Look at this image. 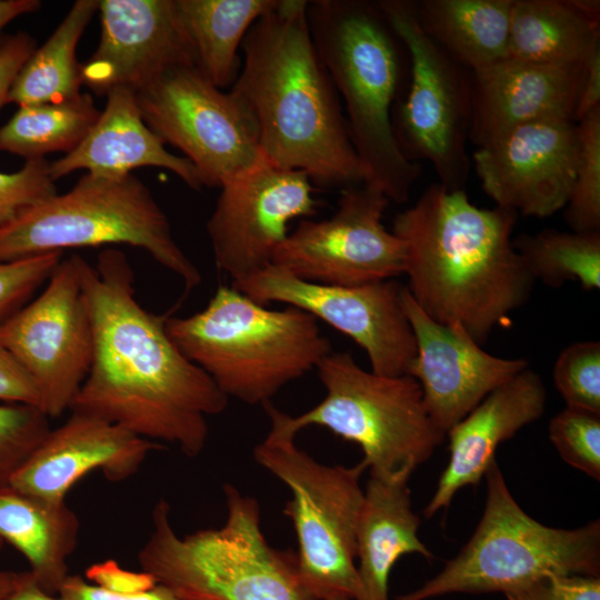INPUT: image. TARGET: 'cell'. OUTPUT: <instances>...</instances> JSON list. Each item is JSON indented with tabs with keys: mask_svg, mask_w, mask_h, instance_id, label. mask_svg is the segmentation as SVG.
Returning <instances> with one entry per match:
<instances>
[{
	"mask_svg": "<svg viewBox=\"0 0 600 600\" xmlns=\"http://www.w3.org/2000/svg\"><path fill=\"white\" fill-rule=\"evenodd\" d=\"M80 274L93 354L69 410L199 456L209 434L207 417L221 413L229 398L172 342L168 314H153L137 301L122 251L102 250L94 266L81 257Z\"/></svg>",
	"mask_w": 600,
	"mask_h": 600,
	"instance_id": "cell-1",
	"label": "cell"
},
{
	"mask_svg": "<svg viewBox=\"0 0 600 600\" xmlns=\"http://www.w3.org/2000/svg\"><path fill=\"white\" fill-rule=\"evenodd\" d=\"M308 0H278L249 29L231 92L253 117L262 156L321 189L366 183L340 97L314 47Z\"/></svg>",
	"mask_w": 600,
	"mask_h": 600,
	"instance_id": "cell-2",
	"label": "cell"
},
{
	"mask_svg": "<svg viewBox=\"0 0 600 600\" xmlns=\"http://www.w3.org/2000/svg\"><path fill=\"white\" fill-rule=\"evenodd\" d=\"M517 217L498 206L479 208L463 189L434 182L393 220L416 303L480 346L530 299L536 282L513 247Z\"/></svg>",
	"mask_w": 600,
	"mask_h": 600,
	"instance_id": "cell-3",
	"label": "cell"
},
{
	"mask_svg": "<svg viewBox=\"0 0 600 600\" xmlns=\"http://www.w3.org/2000/svg\"><path fill=\"white\" fill-rule=\"evenodd\" d=\"M309 30L333 84L344 101L366 183L396 203L408 201L421 166L402 153L393 111L408 76L407 51L377 1H308Z\"/></svg>",
	"mask_w": 600,
	"mask_h": 600,
	"instance_id": "cell-4",
	"label": "cell"
},
{
	"mask_svg": "<svg viewBox=\"0 0 600 600\" xmlns=\"http://www.w3.org/2000/svg\"><path fill=\"white\" fill-rule=\"evenodd\" d=\"M166 330L228 398L248 404L271 401L331 352L310 313L291 306L271 310L226 286L218 287L201 311L168 316Z\"/></svg>",
	"mask_w": 600,
	"mask_h": 600,
	"instance_id": "cell-5",
	"label": "cell"
},
{
	"mask_svg": "<svg viewBox=\"0 0 600 600\" xmlns=\"http://www.w3.org/2000/svg\"><path fill=\"white\" fill-rule=\"evenodd\" d=\"M227 517L219 529L180 537L160 499L151 532L138 553L141 570L183 600H314L301 586L297 556L272 548L258 501L223 486Z\"/></svg>",
	"mask_w": 600,
	"mask_h": 600,
	"instance_id": "cell-6",
	"label": "cell"
},
{
	"mask_svg": "<svg viewBox=\"0 0 600 600\" xmlns=\"http://www.w3.org/2000/svg\"><path fill=\"white\" fill-rule=\"evenodd\" d=\"M316 370L324 398L296 417L266 402L271 429L296 437L310 426L327 428L357 443L370 476L382 479H410L443 441L413 377L366 371L350 352L331 351Z\"/></svg>",
	"mask_w": 600,
	"mask_h": 600,
	"instance_id": "cell-7",
	"label": "cell"
},
{
	"mask_svg": "<svg viewBox=\"0 0 600 600\" xmlns=\"http://www.w3.org/2000/svg\"><path fill=\"white\" fill-rule=\"evenodd\" d=\"M482 517L466 546L418 589L394 600L502 592L548 574L600 577V522L561 529L531 518L511 494L494 459L486 474Z\"/></svg>",
	"mask_w": 600,
	"mask_h": 600,
	"instance_id": "cell-8",
	"label": "cell"
},
{
	"mask_svg": "<svg viewBox=\"0 0 600 600\" xmlns=\"http://www.w3.org/2000/svg\"><path fill=\"white\" fill-rule=\"evenodd\" d=\"M109 244L141 248L183 282L186 293L201 283L200 271L176 242L164 211L131 173H86L66 193L24 212L0 229V261Z\"/></svg>",
	"mask_w": 600,
	"mask_h": 600,
	"instance_id": "cell-9",
	"label": "cell"
},
{
	"mask_svg": "<svg viewBox=\"0 0 600 600\" xmlns=\"http://www.w3.org/2000/svg\"><path fill=\"white\" fill-rule=\"evenodd\" d=\"M292 436L270 429L256 446L254 460L282 481L291 498L283 509L297 540V572L314 600H358L354 563L366 464L326 466L297 447Z\"/></svg>",
	"mask_w": 600,
	"mask_h": 600,
	"instance_id": "cell-10",
	"label": "cell"
},
{
	"mask_svg": "<svg viewBox=\"0 0 600 600\" xmlns=\"http://www.w3.org/2000/svg\"><path fill=\"white\" fill-rule=\"evenodd\" d=\"M408 56V79L393 111L404 157L428 161L449 190L463 189L471 167L467 151L472 112V73L421 28L416 1H377Z\"/></svg>",
	"mask_w": 600,
	"mask_h": 600,
	"instance_id": "cell-11",
	"label": "cell"
},
{
	"mask_svg": "<svg viewBox=\"0 0 600 600\" xmlns=\"http://www.w3.org/2000/svg\"><path fill=\"white\" fill-rule=\"evenodd\" d=\"M136 97L146 124L184 154L201 187L220 188L263 157L247 107L194 66L168 70Z\"/></svg>",
	"mask_w": 600,
	"mask_h": 600,
	"instance_id": "cell-12",
	"label": "cell"
},
{
	"mask_svg": "<svg viewBox=\"0 0 600 600\" xmlns=\"http://www.w3.org/2000/svg\"><path fill=\"white\" fill-rule=\"evenodd\" d=\"M80 260L77 254L61 260L43 291L0 321V343L31 378L49 418L70 409L92 361Z\"/></svg>",
	"mask_w": 600,
	"mask_h": 600,
	"instance_id": "cell-13",
	"label": "cell"
},
{
	"mask_svg": "<svg viewBox=\"0 0 600 600\" xmlns=\"http://www.w3.org/2000/svg\"><path fill=\"white\" fill-rule=\"evenodd\" d=\"M389 199L376 186L342 190L336 212L302 219L276 250L271 264L309 282L361 286L404 273V243L382 223Z\"/></svg>",
	"mask_w": 600,
	"mask_h": 600,
	"instance_id": "cell-14",
	"label": "cell"
},
{
	"mask_svg": "<svg viewBox=\"0 0 600 600\" xmlns=\"http://www.w3.org/2000/svg\"><path fill=\"white\" fill-rule=\"evenodd\" d=\"M232 288L260 304L282 302L350 337L380 376H410L416 338L402 308V286L384 280L361 286H331L301 280L274 264L237 281Z\"/></svg>",
	"mask_w": 600,
	"mask_h": 600,
	"instance_id": "cell-15",
	"label": "cell"
},
{
	"mask_svg": "<svg viewBox=\"0 0 600 600\" xmlns=\"http://www.w3.org/2000/svg\"><path fill=\"white\" fill-rule=\"evenodd\" d=\"M220 189L207 232L217 268L232 281L270 266L289 222L316 213L309 177L264 157Z\"/></svg>",
	"mask_w": 600,
	"mask_h": 600,
	"instance_id": "cell-16",
	"label": "cell"
},
{
	"mask_svg": "<svg viewBox=\"0 0 600 600\" xmlns=\"http://www.w3.org/2000/svg\"><path fill=\"white\" fill-rule=\"evenodd\" d=\"M578 159L577 123L567 120L519 126L472 154L481 187L496 206L537 218L566 207Z\"/></svg>",
	"mask_w": 600,
	"mask_h": 600,
	"instance_id": "cell-17",
	"label": "cell"
},
{
	"mask_svg": "<svg viewBox=\"0 0 600 600\" xmlns=\"http://www.w3.org/2000/svg\"><path fill=\"white\" fill-rule=\"evenodd\" d=\"M400 298L417 343L410 376L419 382L426 409L444 434L489 393L529 368L526 358L484 351L460 326L436 322L404 286Z\"/></svg>",
	"mask_w": 600,
	"mask_h": 600,
	"instance_id": "cell-18",
	"label": "cell"
},
{
	"mask_svg": "<svg viewBox=\"0 0 600 600\" xmlns=\"http://www.w3.org/2000/svg\"><path fill=\"white\" fill-rule=\"evenodd\" d=\"M98 11L99 44L81 63L82 84L94 93H137L172 68L196 67L174 0H102Z\"/></svg>",
	"mask_w": 600,
	"mask_h": 600,
	"instance_id": "cell-19",
	"label": "cell"
},
{
	"mask_svg": "<svg viewBox=\"0 0 600 600\" xmlns=\"http://www.w3.org/2000/svg\"><path fill=\"white\" fill-rule=\"evenodd\" d=\"M162 448L103 419L71 411L62 424L51 428L9 486L38 499L66 501L73 484L88 473L99 470L110 481H123Z\"/></svg>",
	"mask_w": 600,
	"mask_h": 600,
	"instance_id": "cell-20",
	"label": "cell"
},
{
	"mask_svg": "<svg viewBox=\"0 0 600 600\" xmlns=\"http://www.w3.org/2000/svg\"><path fill=\"white\" fill-rule=\"evenodd\" d=\"M587 66L534 63L508 58L472 73L469 141L481 148L526 123L544 120L574 122Z\"/></svg>",
	"mask_w": 600,
	"mask_h": 600,
	"instance_id": "cell-21",
	"label": "cell"
},
{
	"mask_svg": "<svg viewBox=\"0 0 600 600\" xmlns=\"http://www.w3.org/2000/svg\"><path fill=\"white\" fill-rule=\"evenodd\" d=\"M547 390L530 368L489 393L447 433L449 461L423 514L431 518L449 507L457 492L484 477L503 441L544 412Z\"/></svg>",
	"mask_w": 600,
	"mask_h": 600,
	"instance_id": "cell-22",
	"label": "cell"
},
{
	"mask_svg": "<svg viewBox=\"0 0 600 600\" xmlns=\"http://www.w3.org/2000/svg\"><path fill=\"white\" fill-rule=\"evenodd\" d=\"M106 97L104 109L79 146L49 163L53 181L77 170L120 177L137 168L156 167L171 171L193 190L202 188L192 163L168 151L146 124L132 90L116 88Z\"/></svg>",
	"mask_w": 600,
	"mask_h": 600,
	"instance_id": "cell-23",
	"label": "cell"
},
{
	"mask_svg": "<svg viewBox=\"0 0 600 600\" xmlns=\"http://www.w3.org/2000/svg\"><path fill=\"white\" fill-rule=\"evenodd\" d=\"M409 479L370 476L357 529L358 600H390L389 577L401 556L433 554L418 537L420 518L412 510Z\"/></svg>",
	"mask_w": 600,
	"mask_h": 600,
	"instance_id": "cell-24",
	"label": "cell"
},
{
	"mask_svg": "<svg viewBox=\"0 0 600 600\" xmlns=\"http://www.w3.org/2000/svg\"><path fill=\"white\" fill-rule=\"evenodd\" d=\"M80 523L66 501H47L0 489V538L28 561L33 582L57 596L68 578V558L77 548Z\"/></svg>",
	"mask_w": 600,
	"mask_h": 600,
	"instance_id": "cell-25",
	"label": "cell"
},
{
	"mask_svg": "<svg viewBox=\"0 0 600 600\" xmlns=\"http://www.w3.org/2000/svg\"><path fill=\"white\" fill-rule=\"evenodd\" d=\"M513 0H421L423 31L471 73L508 59Z\"/></svg>",
	"mask_w": 600,
	"mask_h": 600,
	"instance_id": "cell-26",
	"label": "cell"
},
{
	"mask_svg": "<svg viewBox=\"0 0 600 600\" xmlns=\"http://www.w3.org/2000/svg\"><path fill=\"white\" fill-rule=\"evenodd\" d=\"M599 27L572 0H513L508 58L534 63L587 64L600 48Z\"/></svg>",
	"mask_w": 600,
	"mask_h": 600,
	"instance_id": "cell-27",
	"label": "cell"
},
{
	"mask_svg": "<svg viewBox=\"0 0 600 600\" xmlns=\"http://www.w3.org/2000/svg\"><path fill=\"white\" fill-rule=\"evenodd\" d=\"M174 1L196 68L222 90L239 74V49L247 32L278 0Z\"/></svg>",
	"mask_w": 600,
	"mask_h": 600,
	"instance_id": "cell-28",
	"label": "cell"
},
{
	"mask_svg": "<svg viewBox=\"0 0 600 600\" xmlns=\"http://www.w3.org/2000/svg\"><path fill=\"white\" fill-rule=\"evenodd\" d=\"M97 11V0H78L72 4L53 33L23 64L7 94L6 104L24 107L61 102L82 93L77 47Z\"/></svg>",
	"mask_w": 600,
	"mask_h": 600,
	"instance_id": "cell-29",
	"label": "cell"
},
{
	"mask_svg": "<svg viewBox=\"0 0 600 600\" xmlns=\"http://www.w3.org/2000/svg\"><path fill=\"white\" fill-rule=\"evenodd\" d=\"M92 97L19 107L0 128V151L28 160L76 149L100 116Z\"/></svg>",
	"mask_w": 600,
	"mask_h": 600,
	"instance_id": "cell-30",
	"label": "cell"
},
{
	"mask_svg": "<svg viewBox=\"0 0 600 600\" xmlns=\"http://www.w3.org/2000/svg\"><path fill=\"white\" fill-rule=\"evenodd\" d=\"M513 247L534 281L552 288L569 281L586 291L600 288V231L521 233Z\"/></svg>",
	"mask_w": 600,
	"mask_h": 600,
	"instance_id": "cell-31",
	"label": "cell"
},
{
	"mask_svg": "<svg viewBox=\"0 0 600 600\" xmlns=\"http://www.w3.org/2000/svg\"><path fill=\"white\" fill-rule=\"evenodd\" d=\"M576 123L579 159L563 219L571 231H600V107Z\"/></svg>",
	"mask_w": 600,
	"mask_h": 600,
	"instance_id": "cell-32",
	"label": "cell"
},
{
	"mask_svg": "<svg viewBox=\"0 0 600 600\" xmlns=\"http://www.w3.org/2000/svg\"><path fill=\"white\" fill-rule=\"evenodd\" d=\"M553 382L566 407L600 414V342L567 346L553 366Z\"/></svg>",
	"mask_w": 600,
	"mask_h": 600,
	"instance_id": "cell-33",
	"label": "cell"
},
{
	"mask_svg": "<svg viewBox=\"0 0 600 600\" xmlns=\"http://www.w3.org/2000/svg\"><path fill=\"white\" fill-rule=\"evenodd\" d=\"M49 419L34 406L0 403V489L9 486L51 430Z\"/></svg>",
	"mask_w": 600,
	"mask_h": 600,
	"instance_id": "cell-34",
	"label": "cell"
},
{
	"mask_svg": "<svg viewBox=\"0 0 600 600\" xmlns=\"http://www.w3.org/2000/svg\"><path fill=\"white\" fill-rule=\"evenodd\" d=\"M549 439L566 463L600 480V414L566 407L550 420Z\"/></svg>",
	"mask_w": 600,
	"mask_h": 600,
	"instance_id": "cell-35",
	"label": "cell"
},
{
	"mask_svg": "<svg viewBox=\"0 0 600 600\" xmlns=\"http://www.w3.org/2000/svg\"><path fill=\"white\" fill-rule=\"evenodd\" d=\"M57 193L46 159L28 160L14 172L0 171V229Z\"/></svg>",
	"mask_w": 600,
	"mask_h": 600,
	"instance_id": "cell-36",
	"label": "cell"
},
{
	"mask_svg": "<svg viewBox=\"0 0 600 600\" xmlns=\"http://www.w3.org/2000/svg\"><path fill=\"white\" fill-rule=\"evenodd\" d=\"M62 251L46 252L11 261H0V321L49 280L61 261Z\"/></svg>",
	"mask_w": 600,
	"mask_h": 600,
	"instance_id": "cell-37",
	"label": "cell"
},
{
	"mask_svg": "<svg viewBox=\"0 0 600 600\" xmlns=\"http://www.w3.org/2000/svg\"><path fill=\"white\" fill-rule=\"evenodd\" d=\"M503 594L507 600H600V577L548 574Z\"/></svg>",
	"mask_w": 600,
	"mask_h": 600,
	"instance_id": "cell-38",
	"label": "cell"
},
{
	"mask_svg": "<svg viewBox=\"0 0 600 600\" xmlns=\"http://www.w3.org/2000/svg\"><path fill=\"white\" fill-rule=\"evenodd\" d=\"M84 579L97 587L117 593L143 592L158 584L149 572L126 570L112 559L88 567Z\"/></svg>",
	"mask_w": 600,
	"mask_h": 600,
	"instance_id": "cell-39",
	"label": "cell"
},
{
	"mask_svg": "<svg viewBox=\"0 0 600 600\" xmlns=\"http://www.w3.org/2000/svg\"><path fill=\"white\" fill-rule=\"evenodd\" d=\"M59 600H183L162 584L138 593H117L97 587L81 576H71L57 593Z\"/></svg>",
	"mask_w": 600,
	"mask_h": 600,
	"instance_id": "cell-40",
	"label": "cell"
},
{
	"mask_svg": "<svg viewBox=\"0 0 600 600\" xmlns=\"http://www.w3.org/2000/svg\"><path fill=\"white\" fill-rule=\"evenodd\" d=\"M0 401L40 408L34 383L14 357L0 343Z\"/></svg>",
	"mask_w": 600,
	"mask_h": 600,
	"instance_id": "cell-41",
	"label": "cell"
},
{
	"mask_svg": "<svg viewBox=\"0 0 600 600\" xmlns=\"http://www.w3.org/2000/svg\"><path fill=\"white\" fill-rule=\"evenodd\" d=\"M36 50L33 38L22 31L0 40V109L23 64Z\"/></svg>",
	"mask_w": 600,
	"mask_h": 600,
	"instance_id": "cell-42",
	"label": "cell"
},
{
	"mask_svg": "<svg viewBox=\"0 0 600 600\" xmlns=\"http://www.w3.org/2000/svg\"><path fill=\"white\" fill-rule=\"evenodd\" d=\"M600 107V48L591 56L587 66V76L574 113V122Z\"/></svg>",
	"mask_w": 600,
	"mask_h": 600,
	"instance_id": "cell-43",
	"label": "cell"
},
{
	"mask_svg": "<svg viewBox=\"0 0 600 600\" xmlns=\"http://www.w3.org/2000/svg\"><path fill=\"white\" fill-rule=\"evenodd\" d=\"M40 6L41 2L38 0H0V37L11 21L37 11Z\"/></svg>",
	"mask_w": 600,
	"mask_h": 600,
	"instance_id": "cell-44",
	"label": "cell"
},
{
	"mask_svg": "<svg viewBox=\"0 0 600 600\" xmlns=\"http://www.w3.org/2000/svg\"><path fill=\"white\" fill-rule=\"evenodd\" d=\"M30 579L29 571L16 572L0 569V600H8Z\"/></svg>",
	"mask_w": 600,
	"mask_h": 600,
	"instance_id": "cell-45",
	"label": "cell"
},
{
	"mask_svg": "<svg viewBox=\"0 0 600 600\" xmlns=\"http://www.w3.org/2000/svg\"><path fill=\"white\" fill-rule=\"evenodd\" d=\"M8 600H59L57 596L49 594L42 591L32 580V578L23 584Z\"/></svg>",
	"mask_w": 600,
	"mask_h": 600,
	"instance_id": "cell-46",
	"label": "cell"
},
{
	"mask_svg": "<svg viewBox=\"0 0 600 600\" xmlns=\"http://www.w3.org/2000/svg\"><path fill=\"white\" fill-rule=\"evenodd\" d=\"M3 543H4L3 540L0 538V550L3 547Z\"/></svg>",
	"mask_w": 600,
	"mask_h": 600,
	"instance_id": "cell-47",
	"label": "cell"
},
{
	"mask_svg": "<svg viewBox=\"0 0 600 600\" xmlns=\"http://www.w3.org/2000/svg\"><path fill=\"white\" fill-rule=\"evenodd\" d=\"M333 600H348V599H343V598H341V599H333Z\"/></svg>",
	"mask_w": 600,
	"mask_h": 600,
	"instance_id": "cell-48",
	"label": "cell"
}]
</instances>
